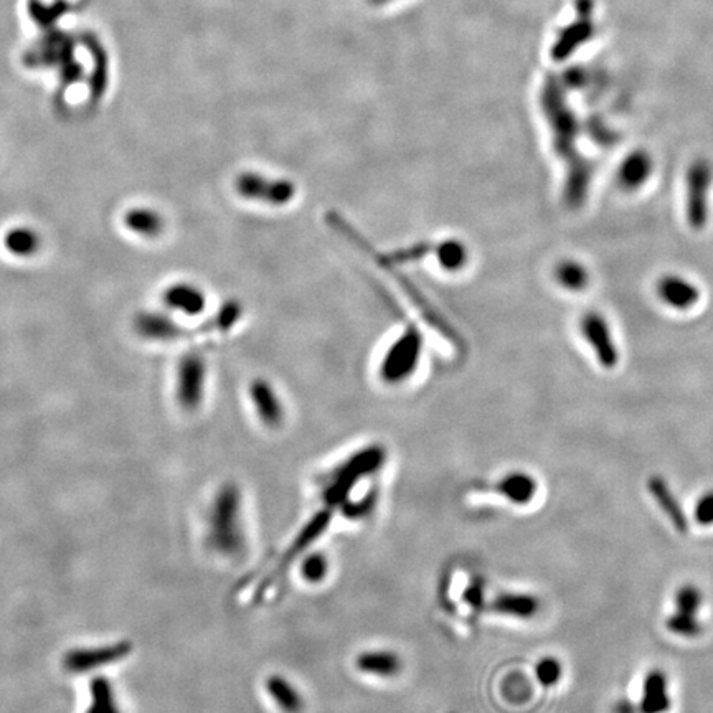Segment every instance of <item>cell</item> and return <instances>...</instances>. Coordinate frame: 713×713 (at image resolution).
Wrapping results in <instances>:
<instances>
[{"label":"cell","mask_w":713,"mask_h":713,"mask_svg":"<svg viewBox=\"0 0 713 713\" xmlns=\"http://www.w3.org/2000/svg\"><path fill=\"white\" fill-rule=\"evenodd\" d=\"M207 544L215 552L235 557L245 547L241 525V492L235 484L220 487L208 512Z\"/></svg>","instance_id":"cell-1"},{"label":"cell","mask_w":713,"mask_h":713,"mask_svg":"<svg viewBox=\"0 0 713 713\" xmlns=\"http://www.w3.org/2000/svg\"><path fill=\"white\" fill-rule=\"evenodd\" d=\"M540 103L552 133L553 149L557 151L558 156L572 159L577 154V119L573 116L572 109L568 108L562 88L553 78L545 83Z\"/></svg>","instance_id":"cell-2"},{"label":"cell","mask_w":713,"mask_h":713,"mask_svg":"<svg viewBox=\"0 0 713 713\" xmlns=\"http://www.w3.org/2000/svg\"><path fill=\"white\" fill-rule=\"evenodd\" d=\"M385 463V449L382 446H369L360 449L359 453L352 454L345 463L332 474L331 482L327 484L324 491V502L327 507L342 506L355 484L362 477L369 476L382 468Z\"/></svg>","instance_id":"cell-3"},{"label":"cell","mask_w":713,"mask_h":713,"mask_svg":"<svg viewBox=\"0 0 713 713\" xmlns=\"http://www.w3.org/2000/svg\"><path fill=\"white\" fill-rule=\"evenodd\" d=\"M712 184V162L705 157L690 162L685 172V220L694 232H702L709 223Z\"/></svg>","instance_id":"cell-4"},{"label":"cell","mask_w":713,"mask_h":713,"mask_svg":"<svg viewBox=\"0 0 713 713\" xmlns=\"http://www.w3.org/2000/svg\"><path fill=\"white\" fill-rule=\"evenodd\" d=\"M421 339L415 329H408L405 334L393 340L380 362V377L383 382H403L415 374L420 364Z\"/></svg>","instance_id":"cell-5"},{"label":"cell","mask_w":713,"mask_h":713,"mask_svg":"<svg viewBox=\"0 0 713 713\" xmlns=\"http://www.w3.org/2000/svg\"><path fill=\"white\" fill-rule=\"evenodd\" d=\"M235 189L243 199L255 204L283 207L288 205L296 195L293 182L284 179H271L256 172H246L235 180Z\"/></svg>","instance_id":"cell-6"},{"label":"cell","mask_w":713,"mask_h":713,"mask_svg":"<svg viewBox=\"0 0 713 713\" xmlns=\"http://www.w3.org/2000/svg\"><path fill=\"white\" fill-rule=\"evenodd\" d=\"M580 334L603 369H614L619 364V350L613 329L601 312L588 311L581 316Z\"/></svg>","instance_id":"cell-7"},{"label":"cell","mask_w":713,"mask_h":713,"mask_svg":"<svg viewBox=\"0 0 713 713\" xmlns=\"http://www.w3.org/2000/svg\"><path fill=\"white\" fill-rule=\"evenodd\" d=\"M207 382V365L200 354H187L182 357L177 372V400L180 407L194 411L202 405Z\"/></svg>","instance_id":"cell-8"},{"label":"cell","mask_w":713,"mask_h":713,"mask_svg":"<svg viewBox=\"0 0 713 713\" xmlns=\"http://www.w3.org/2000/svg\"><path fill=\"white\" fill-rule=\"evenodd\" d=\"M656 296L672 311L685 312L699 304L702 293L692 279L682 274H662L656 281Z\"/></svg>","instance_id":"cell-9"},{"label":"cell","mask_w":713,"mask_h":713,"mask_svg":"<svg viewBox=\"0 0 713 713\" xmlns=\"http://www.w3.org/2000/svg\"><path fill=\"white\" fill-rule=\"evenodd\" d=\"M133 651L129 643H116L111 646L95 647V649H75L63 657V667L68 672H88L119 662Z\"/></svg>","instance_id":"cell-10"},{"label":"cell","mask_w":713,"mask_h":713,"mask_svg":"<svg viewBox=\"0 0 713 713\" xmlns=\"http://www.w3.org/2000/svg\"><path fill=\"white\" fill-rule=\"evenodd\" d=\"M654 174V161L649 152L644 149H636L629 152L628 156L624 157L623 162L619 164L618 172H616V182L618 187L628 194L638 192L643 189L644 185L651 180Z\"/></svg>","instance_id":"cell-11"},{"label":"cell","mask_w":713,"mask_h":713,"mask_svg":"<svg viewBox=\"0 0 713 713\" xmlns=\"http://www.w3.org/2000/svg\"><path fill=\"white\" fill-rule=\"evenodd\" d=\"M250 398L263 425L278 428L284 420V407L268 380H255L250 385Z\"/></svg>","instance_id":"cell-12"},{"label":"cell","mask_w":713,"mask_h":713,"mask_svg":"<svg viewBox=\"0 0 713 713\" xmlns=\"http://www.w3.org/2000/svg\"><path fill=\"white\" fill-rule=\"evenodd\" d=\"M134 327H136L137 334L147 340L169 342V340L185 336L184 327H180L172 317L162 314V312L137 314L134 319Z\"/></svg>","instance_id":"cell-13"},{"label":"cell","mask_w":713,"mask_h":713,"mask_svg":"<svg viewBox=\"0 0 713 713\" xmlns=\"http://www.w3.org/2000/svg\"><path fill=\"white\" fill-rule=\"evenodd\" d=\"M669 682L666 672L652 669L647 672L643 682V697L639 702V713H667L671 710L672 700L669 695Z\"/></svg>","instance_id":"cell-14"},{"label":"cell","mask_w":713,"mask_h":713,"mask_svg":"<svg viewBox=\"0 0 713 713\" xmlns=\"http://www.w3.org/2000/svg\"><path fill=\"white\" fill-rule=\"evenodd\" d=\"M647 489L651 492L652 499L656 501L657 506L661 507L662 512L667 515V519L671 520L674 529L680 534H687L689 532V520H687L684 509L680 507L679 501L674 496V492L671 491L666 479L661 476H652L647 481Z\"/></svg>","instance_id":"cell-15"},{"label":"cell","mask_w":713,"mask_h":713,"mask_svg":"<svg viewBox=\"0 0 713 713\" xmlns=\"http://www.w3.org/2000/svg\"><path fill=\"white\" fill-rule=\"evenodd\" d=\"M162 298L167 307L187 316H199L207 306V299L202 289L189 283L172 284L166 289Z\"/></svg>","instance_id":"cell-16"},{"label":"cell","mask_w":713,"mask_h":713,"mask_svg":"<svg viewBox=\"0 0 713 713\" xmlns=\"http://www.w3.org/2000/svg\"><path fill=\"white\" fill-rule=\"evenodd\" d=\"M567 180H565V202L570 207H580L585 204L586 195L590 190L591 167L585 159L573 156L568 159Z\"/></svg>","instance_id":"cell-17"},{"label":"cell","mask_w":713,"mask_h":713,"mask_svg":"<svg viewBox=\"0 0 713 713\" xmlns=\"http://www.w3.org/2000/svg\"><path fill=\"white\" fill-rule=\"evenodd\" d=\"M497 492L515 506H525L537 494V481L530 474L514 471L502 477L497 484Z\"/></svg>","instance_id":"cell-18"},{"label":"cell","mask_w":713,"mask_h":713,"mask_svg":"<svg viewBox=\"0 0 713 713\" xmlns=\"http://www.w3.org/2000/svg\"><path fill=\"white\" fill-rule=\"evenodd\" d=\"M492 610L514 618L529 619L539 613L540 601L527 593H502L492 601Z\"/></svg>","instance_id":"cell-19"},{"label":"cell","mask_w":713,"mask_h":713,"mask_svg":"<svg viewBox=\"0 0 713 713\" xmlns=\"http://www.w3.org/2000/svg\"><path fill=\"white\" fill-rule=\"evenodd\" d=\"M553 278L568 293H583L591 283L590 271L581 261L565 258L558 261Z\"/></svg>","instance_id":"cell-20"},{"label":"cell","mask_w":713,"mask_h":713,"mask_svg":"<svg viewBox=\"0 0 713 713\" xmlns=\"http://www.w3.org/2000/svg\"><path fill=\"white\" fill-rule=\"evenodd\" d=\"M124 225L136 235L154 238L159 237L164 232L166 220H164L161 213L152 210V208L137 207L131 208L124 215Z\"/></svg>","instance_id":"cell-21"},{"label":"cell","mask_w":713,"mask_h":713,"mask_svg":"<svg viewBox=\"0 0 713 713\" xmlns=\"http://www.w3.org/2000/svg\"><path fill=\"white\" fill-rule=\"evenodd\" d=\"M355 666L365 674L377 677H395L402 671V661L390 651H369L360 654Z\"/></svg>","instance_id":"cell-22"},{"label":"cell","mask_w":713,"mask_h":713,"mask_svg":"<svg viewBox=\"0 0 713 713\" xmlns=\"http://www.w3.org/2000/svg\"><path fill=\"white\" fill-rule=\"evenodd\" d=\"M591 35H593V25L590 20L580 19L575 24L568 25L567 29L558 35L557 42L552 48V57L555 60L570 57L573 50L588 42Z\"/></svg>","instance_id":"cell-23"},{"label":"cell","mask_w":713,"mask_h":713,"mask_svg":"<svg viewBox=\"0 0 713 713\" xmlns=\"http://www.w3.org/2000/svg\"><path fill=\"white\" fill-rule=\"evenodd\" d=\"M331 520V507L317 512V514L304 525L303 530L299 532L298 537L294 540L293 548H289V552L286 553V560H293L294 557H298L299 553L304 552L307 547H311V545L326 532L327 527L331 524Z\"/></svg>","instance_id":"cell-24"},{"label":"cell","mask_w":713,"mask_h":713,"mask_svg":"<svg viewBox=\"0 0 713 713\" xmlns=\"http://www.w3.org/2000/svg\"><path fill=\"white\" fill-rule=\"evenodd\" d=\"M4 246L14 256L29 258V256L37 255L40 246H42V238L34 228H12L5 233Z\"/></svg>","instance_id":"cell-25"},{"label":"cell","mask_w":713,"mask_h":713,"mask_svg":"<svg viewBox=\"0 0 713 713\" xmlns=\"http://www.w3.org/2000/svg\"><path fill=\"white\" fill-rule=\"evenodd\" d=\"M266 689L270 692L274 702L286 713H299L303 710V699L294 685L281 676H273L266 682Z\"/></svg>","instance_id":"cell-26"},{"label":"cell","mask_w":713,"mask_h":713,"mask_svg":"<svg viewBox=\"0 0 713 713\" xmlns=\"http://www.w3.org/2000/svg\"><path fill=\"white\" fill-rule=\"evenodd\" d=\"M88 713H121L118 700L108 679L91 682V705Z\"/></svg>","instance_id":"cell-27"},{"label":"cell","mask_w":713,"mask_h":713,"mask_svg":"<svg viewBox=\"0 0 713 713\" xmlns=\"http://www.w3.org/2000/svg\"><path fill=\"white\" fill-rule=\"evenodd\" d=\"M441 268L448 271H458L466 265L468 261V250L463 243L456 240H448L441 243L435 250Z\"/></svg>","instance_id":"cell-28"},{"label":"cell","mask_w":713,"mask_h":713,"mask_svg":"<svg viewBox=\"0 0 713 713\" xmlns=\"http://www.w3.org/2000/svg\"><path fill=\"white\" fill-rule=\"evenodd\" d=\"M666 626L672 634H677L680 638H699L704 631V626L695 618V614L682 613V611L671 614L667 618Z\"/></svg>","instance_id":"cell-29"},{"label":"cell","mask_w":713,"mask_h":713,"mask_svg":"<svg viewBox=\"0 0 713 713\" xmlns=\"http://www.w3.org/2000/svg\"><path fill=\"white\" fill-rule=\"evenodd\" d=\"M563 667L555 657H544L535 666V677L544 687H553L562 679Z\"/></svg>","instance_id":"cell-30"},{"label":"cell","mask_w":713,"mask_h":713,"mask_svg":"<svg viewBox=\"0 0 713 713\" xmlns=\"http://www.w3.org/2000/svg\"><path fill=\"white\" fill-rule=\"evenodd\" d=\"M704 603L702 591L694 585H684L676 593L677 611L682 613L697 614Z\"/></svg>","instance_id":"cell-31"},{"label":"cell","mask_w":713,"mask_h":713,"mask_svg":"<svg viewBox=\"0 0 713 713\" xmlns=\"http://www.w3.org/2000/svg\"><path fill=\"white\" fill-rule=\"evenodd\" d=\"M375 504H377V492L372 491L367 496L359 499V501H349L347 499L340 506V509H342L345 519L359 520L367 517L374 510Z\"/></svg>","instance_id":"cell-32"},{"label":"cell","mask_w":713,"mask_h":713,"mask_svg":"<svg viewBox=\"0 0 713 713\" xmlns=\"http://www.w3.org/2000/svg\"><path fill=\"white\" fill-rule=\"evenodd\" d=\"M327 572H329V562H327V558L322 553L309 555L303 562V568H301V575L309 583H319V581L324 580Z\"/></svg>","instance_id":"cell-33"},{"label":"cell","mask_w":713,"mask_h":713,"mask_svg":"<svg viewBox=\"0 0 713 713\" xmlns=\"http://www.w3.org/2000/svg\"><path fill=\"white\" fill-rule=\"evenodd\" d=\"M694 519L699 525H713V491L705 492L694 507Z\"/></svg>","instance_id":"cell-34"},{"label":"cell","mask_w":713,"mask_h":713,"mask_svg":"<svg viewBox=\"0 0 713 713\" xmlns=\"http://www.w3.org/2000/svg\"><path fill=\"white\" fill-rule=\"evenodd\" d=\"M529 687L530 685H527V682L522 677L512 676L510 680H506L504 692H506L507 699H510V702H524L525 697L530 695Z\"/></svg>","instance_id":"cell-35"},{"label":"cell","mask_w":713,"mask_h":713,"mask_svg":"<svg viewBox=\"0 0 713 713\" xmlns=\"http://www.w3.org/2000/svg\"><path fill=\"white\" fill-rule=\"evenodd\" d=\"M464 600L473 608H481L484 603V583L482 581H474L473 585L469 586L464 593Z\"/></svg>","instance_id":"cell-36"},{"label":"cell","mask_w":713,"mask_h":713,"mask_svg":"<svg viewBox=\"0 0 713 713\" xmlns=\"http://www.w3.org/2000/svg\"><path fill=\"white\" fill-rule=\"evenodd\" d=\"M639 707L631 702V700H619L618 704L614 705V713H638Z\"/></svg>","instance_id":"cell-37"}]
</instances>
